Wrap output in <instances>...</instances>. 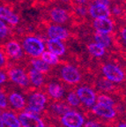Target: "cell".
<instances>
[{
    "instance_id": "1",
    "label": "cell",
    "mask_w": 126,
    "mask_h": 127,
    "mask_svg": "<svg viewBox=\"0 0 126 127\" xmlns=\"http://www.w3.org/2000/svg\"><path fill=\"white\" fill-rule=\"evenodd\" d=\"M23 50L28 55L36 58L45 51V44L42 40L37 36H27L22 42Z\"/></svg>"
},
{
    "instance_id": "2",
    "label": "cell",
    "mask_w": 126,
    "mask_h": 127,
    "mask_svg": "<svg viewBox=\"0 0 126 127\" xmlns=\"http://www.w3.org/2000/svg\"><path fill=\"white\" fill-rule=\"evenodd\" d=\"M47 96L41 92H33L30 94L28 98V107L26 108L27 112L39 116L43 110L47 103Z\"/></svg>"
},
{
    "instance_id": "3",
    "label": "cell",
    "mask_w": 126,
    "mask_h": 127,
    "mask_svg": "<svg viewBox=\"0 0 126 127\" xmlns=\"http://www.w3.org/2000/svg\"><path fill=\"white\" fill-rule=\"evenodd\" d=\"M101 71L107 79L112 83H121L125 79V73L122 68L115 64H105L101 67Z\"/></svg>"
},
{
    "instance_id": "4",
    "label": "cell",
    "mask_w": 126,
    "mask_h": 127,
    "mask_svg": "<svg viewBox=\"0 0 126 127\" xmlns=\"http://www.w3.org/2000/svg\"><path fill=\"white\" fill-rule=\"evenodd\" d=\"M60 122L64 127H83L85 124V117L79 111L70 109L61 116Z\"/></svg>"
},
{
    "instance_id": "5",
    "label": "cell",
    "mask_w": 126,
    "mask_h": 127,
    "mask_svg": "<svg viewBox=\"0 0 126 127\" xmlns=\"http://www.w3.org/2000/svg\"><path fill=\"white\" fill-rule=\"evenodd\" d=\"M60 77L65 83L69 85L78 84L81 80V74L79 71L73 65L64 64L60 69Z\"/></svg>"
},
{
    "instance_id": "6",
    "label": "cell",
    "mask_w": 126,
    "mask_h": 127,
    "mask_svg": "<svg viewBox=\"0 0 126 127\" xmlns=\"http://www.w3.org/2000/svg\"><path fill=\"white\" fill-rule=\"evenodd\" d=\"M80 102L87 108H92L96 103L97 95L93 88L87 86H81L76 90Z\"/></svg>"
},
{
    "instance_id": "7",
    "label": "cell",
    "mask_w": 126,
    "mask_h": 127,
    "mask_svg": "<svg viewBox=\"0 0 126 127\" xmlns=\"http://www.w3.org/2000/svg\"><path fill=\"white\" fill-rule=\"evenodd\" d=\"M22 127H43L44 122L39 116L28 113L27 111L21 112L18 116Z\"/></svg>"
},
{
    "instance_id": "8",
    "label": "cell",
    "mask_w": 126,
    "mask_h": 127,
    "mask_svg": "<svg viewBox=\"0 0 126 127\" xmlns=\"http://www.w3.org/2000/svg\"><path fill=\"white\" fill-rule=\"evenodd\" d=\"M91 111L94 115L104 119H113L116 116V111L113 107L100 104L98 102L95 103L92 107Z\"/></svg>"
},
{
    "instance_id": "9",
    "label": "cell",
    "mask_w": 126,
    "mask_h": 127,
    "mask_svg": "<svg viewBox=\"0 0 126 127\" xmlns=\"http://www.w3.org/2000/svg\"><path fill=\"white\" fill-rule=\"evenodd\" d=\"M8 76L13 83L17 84L20 87H28L30 83L28 73H26L25 71L21 68L11 69L8 72Z\"/></svg>"
},
{
    "instance_id": "10",
    "label": "cell",
    "mask_w": 126,
    "mask_h": 127,
    "mask_svg": "<svg viewBox=\"0 0 126 127\" xmlns=\"http://www.w3.org/2000/svg\"><path fill=\"white\" fill-rule=\"evenodd\" d=\"M6 55L10 58L14 60L20 59L23 56V50L17 41H10L4 46Z\"/></svg>"
},
{
    "instance_id": "11",
    "label": "cell",
    "mask_w": 126,
    "mask_h": 127,
    "mask_svg": "<svg viewBox=\"0 0 126 127\" xmlns=\"http://www.w3.org/2000/svg\"><path fill=\"white\" fill-rule=\"evenodd\" d=\"M93 27L96 32L100 33H104V34H110L114 30V23L112 20L109 18L104 19H96L94 20Z\"/></svg>"
},
{
    "instance_id": "12",
    "label": "cell",
    "mask_w": 126,
    "mask_h": 127,
    "mask_svg": "<svg viewBox=\"0 0 126 127\" xmlns=\"http://www.w3.org/2000/svg\"><path fill=\"white\" fill-rule=\"evenodd\" d=\"M88 12L92 18L94 20L96 19H104V18H109L111 12L108 6L101 5L99 4H91L88 9Z\"/></svg>"
},
{
    "instance_id": "13",
    "label": "cell",
    "mask_w": 126,
    "mask_h": 127,
    "mask_svg": "<svg viewBox=\"0 0 126 127\" xmlns=\"http://www.w3.org/2000/svg\"><path fill=\"white\" fill-rule=\"evenodd\" d=\"M47 34L49 38L57 40H65L69 37V32L60 25H50L47 28Z\"/></svg>"
},
{
    "instance_id": "14",
    "label": "cell",
    "mask_w": 126,
    "mask_h": 127,
    "mask_svg": "<svg viewBox=\"0 0 126 127\" xmlns=\"http://www.w3.org/2000/svg\"><path fill=\"white\" fill-rule=\"evenodd\" d=\"M46 47H47L49 51L52 52L53 54L57 55V57L63 56L65 51H66L65 45L60 41V40H57V39L49 38V39L46 41Z\"/></svg>"
},
{
    "instance_id": "15",
    "label": "cell",
    "mask_w": 126,
    "mask_h": 127,
    "mask_svg": "<svg viewBox=\"0 0 126 127\" xmlns=\"http://www.w3.org/2000/svg\"><path fill=\"white\" fill-rule=\"evenodd\" d=\"M50 19L53 22H55L57 25H61L64 24L69 20V13L66 10L63 8L55 7L52 8L49 12Z\"/></svg>"
},
{
    "instance_id": "16",
    "label": "cell",
    "mask_w": 126,
    "mask_h": 127,
    "mask_svg": "<svg viewBox=\"0 0 126 127\" xmlns=\"http://www.w3.org/2000/svg\"><path fill=\"white\" fill-rule=\"evenodd\" d=\"M47 93L53 100H61L64 95L65 90L61 84L57 82H50L47 86Z\"/></svg>"
},
{
    "instance_id": "17",
    "label": "cell",
    "mask_w": 126,
    "mask_h": 127,
    "mask_svg": "<svg viewBox=\"0 0 126 127\" xmlns=\"http://www.w3.org/2000/svg\"><path fill=\"white\" fill-rule=\"evenodd\" d=\"M0 19L12 26L17 25L20 21L19 16L17 14L12 12L9 8L3 5H0Z\"/></svg>"
},
{
    "instance_id": "18",
    "label": "cell",
    "mask_w": 126,
    "mask_h": 127,
    "mask_svg": "<svg viewBox=\"0 0 126 127\" xmlns=\"http://www.w3.org/2000/svg\"><path fill=\"white\" fill-rule=\"evenodd\" d=\"M8 101L15 109H23L26 107L27 101L23 95L17 92H12L8 96Z\"/></svg>"
},
{
    "instance_id": "19",
    "label": "cell",
    "mask_w": 126,
    "mask_h": 127,
    "mask_svg": "<svg viewBox=\"0 0 126 127\" xmlns=\"http://www.w3.org/2000/svg\"><path fill=\"white\" fill-rule=\"evenodd\" d=\"M4 125L8 127H21L19 117L11 111H4L1 114Z\"/></svg>"
},
{
    "instance_id": "20",
    "label": "cell",
    "mask_w": 126,
    "mask_h": 127,
    "mask_svg": "<svg viewBox=\"0 0 126 127\" xmlns=\"http://www.w3.org/2000/svg\"><path fill=\"white\" fill-rule=\"evenodd\" d=\"M28 79L31 84H33L34 87H40L43 85L44 83V74L36 71L34 69H30L28 71Z\"/></svg>"
},
{
    "instance_id": "21",
    "label": "cell",
    "mask_w": 126,
    "mask_h": 127,
    "mask_svg": "<svg viewBox=\"0 0 126 127\" xmlns=\"http://www.w3.org/2000/svg\"><path fill=\"white\" fill-rule=\"evenodd\" d=\"M50 109H51L52 113L57 116H62L64 113H66L67 111H69L71 109L66 102H63V101H54L50 104Z\"/></svg>"
},
{
    "instance_id": "22",
    "label": "cell",
    "mask_w": 126,
    "mask_h": 127,
    "mask_svg": "<svg viewBox=\"0 0 126 127\" xmlns=\"http://www.w3.org/2000/svg\"><path fill=\"white\" fill-rule=\"evenodd\" d=\"M94 41L96 43L100 44L103 48L107 49L109 48L112 43V39L108 34H104V33H100V32H95L94 34Z\"/></svg>"
},
{
    "instance_id": "23",
    "label": "cell",
    "mask_w": 126,
    "mask_h": 127,
    "mask_svg": "<svg viewBox=\"0 0 126 127\" xmlns=\"http://www.w3.org/2000/svg\"><path fill=\"white\" fill-rule=\"evenodd\" d=\"M31 65L33 67V69L36 70V71H40L41 73H47L49 72L50 70V65H49L48 64H46L41 58H33L31 60Z\"/></svg>"
},
{
    "instance_id": "24",
    "label": "cell",
    "mask_w": 126,
    "mask_h": 127,
    "mask_svg": "<svg viewBox=\"0 0 126 127\" xmlns=\"http://www.w3.org/2000/svg\"><path fill=\"white\" fill-rule=\"evenodd\" d=\"M89 53L91 56H93L94 58H101L105 55L106 53V49L103 48L102 46H100V44L96 43V42H93L90 43L87 47Z\"/></svg>"
},
{
    "instance_id": "25",
    "label": "cell",
    "mask_w": 126,
    "mask_h": 127,
    "mask_svg": "<svg viewBox=\"0 0 126 127\" xmlns=\"http://www.w3.org/2000/svg\"><path fill=\"white\" fill-rule=\"evenodd\" d=\"M41 59H42L46 64H48L49 65H57V64L59 63V58L57 55L53 54L52 52L49 51H43V53L41 55Z\"/></svg>"
},
{
    "instance_id": "26",
    "label": "cell",
    "mask_w": 126,
    "mask_h": 127,
    "mask_svg": "<svg viewBox=\"0 0 126 127\" xmlns=\"http://www.w3.org/2000/svg\"><path fill=\"white\" fill-rule=\"evenodd\" d=\"M97 87L101 92H111L115 90V86L106 78H100L98 80Z\"/></svg>"
},
{
    "instance_id": "27",
    "label": "cell",
    "mask_w": 126,
    "mask_h": 127,
    "mask_svg": "<svg viewBox=\"0 0 126 127\" xmlns=\"http://www.w3.org/2000/svg\"><path fill=\"white\" fill-rule=\"evenodd\" d=\"M66 101H67V104L70 107H79V105L81 104L80 100H79L77 93L75 91L69 92V94L67 95Z\"/></svg>"
},
{
    "instance_id": "28",
    "label": "cell",
    "mask_w": 126,
    "mask_h": 127,
    "mask_svg": "<svg viewBox=\"0 0 126 127\" xmlns=\"http://www.w3.org/2000/svg\"><path fill=\"white\" fill-rule=\"evenodd\" d=\"M96 101L98 103H100V104H104V105L110 106V107L115 106V101L113 100V98L110 97L109 95H105V94L99 95L96 98Z\"/></svg>"
},
{
    "instance_id": "29",
    "label": "cell",
    "mask_w": 126,
    "mask_h": 127,
    "mask_svg": "<svg viewBox=\"0 0 126 127\" xmlns=\"http://www.w3.org/2000/svg\"><path fill=\"white\" fill-rule=\"evenodd\" d=\"M8 27L6 26V24L4 22V20H2L0 19V39L6 37V35L8 34Z\"/></svg>"
},
{
    "instance_id": "30",
    "label": "cell",
    "mask_w": 126,
    "mask_h": 127,
    "mask_svg": "<svg viewBox=\"0 0 126 127\" xmlns=\"http://www.w3.org/2000/svg\"><path fill=\"white\" fill-rule=\"evenodd\" d=\"M7 104H8V101H7V98H6V95H4L3 90L0 88V108L4 109V108L7 107Z\"/></svg>"
},
{
    "instance_id": "31",
    "label": "cell",
    "mask_w": 126,
    "mask_h": 127,
    "mask_svg": "<svg viewBox=\"0 0 126 127\" xmlns=\"http://www.w3.org/2000/svg\"><path fill=\"white\" fill-rule=\"evenodd\" d=\"M83 127H102V125H100L99 122L97 121H92V120H89V121L85 122L84 124V126Z\"/></svg>"
},
{
    "instance_id": "32",
    "label": "cell",
    "mask_w": 126,
    "mask_h": 127,
    "mask_svg": "<svg viewBox=\"0 0 126 127\" xmlns=\"http://www.w3.org/2000/svg\"><path fill=\"white\" fill-rule=\"evenodd\" d=\"M75 10H76V14L78 15H80V16H85L87 14V9L82 6H79V7H76L75 8Z\"/></svg>"
},
{
    "instance_id": "33",
    "label": "cell",
    "mask_w": 126,
    "mask_h": 127,
    "mask_svg": "<svg viewBox=\"0 0 126 127\" xmlns=\"http://www.w3.org/2000/svg\"><path fill=\"white\" fill-rule=\"evenodd\" d=\"M94 3L95 4H101V5L108 6V7L109 5V0H94Z\"/></svg>"
},
{
    "instance_id": "34",
    "label": "cell",
    "mask_w": 126,
    "mask_h": 127,
    "mask_svg": "<svg viewBox=\"0 0 126 127\" xmlns=\"http://www.w3.org/2000/svg\"><path fill=\"white\" fill-rule=\"evenodd\" d=\"M120 35L122 37V40L126 43V27L123 28L120 31Z\"/></svg>"
},
{
    "instance_id": "35",
    "label": "cell",
    "mask_w": 126,
    "mask_h": 127,
    "mask_svg": "<svg viewBox=\"0 0 126 127\" xmlns=\"http://www.w3.org/2000/svg\"><path fill=\"white\" fill-rule=\"evenodd\" d=\"M6 79H7V76L4 72L3 71H0V85L6 81Z\"/></svg>"
},
{
    "instance_id": "36",
    "label": "cell",
    "mask_w": 126,
    "mask_h": 127,
    "mask_svg": "<svg viewBox=\"0 0 126 127\" xmlns=\"http://www.w3.org/2000/svg\"><path fill=\"white\" fill-rule=\"evenodd\" d=\"M113 13L116 16H120L122 14V9L120 7H117V6L113 7Z\"/></svg>"
},
{
    "instance_id": "37",
    "label": "cell",
    "mask_w": 126,
    "mask_h": 127,
    "mask_svg": "<svg viewBox=\"0 0 126 127\" xmlns=\"http://www.w3.org/2000/svg\"><path fill=\"white\" fill-rule=\"evenodd\" d=\"M5 63V57H4V53L0 51V66H2Z\"/></svg>"
},
{
    "instance_id": "38",
    "label": "cell",
    "mask_w": 126,
    "mask_h": 127,
    "mask_svg": "<svg viewBox=\"0 0 126 127\" xmlns=\"http://www.w3.org/2000/svg\"><path fill=\"white\" fill-rule=\"evenodd\" d=\"M0 127H4V124L3 122V119H2V117L0 115Z\"/></svg>"
},
{
    "instance_id": "39",
    "label": "cell",
    "mask_w": 126,
    "mask_h": 127,
    "mask_svg": "<svg viewBox=\"0 0 126 127\" xmlns=\"http://www.w3.org/2000/svg\"><path fill=\"white\" fill-rule=\"evenodd\" d=\"M117 127H126V123H120Z\"/></svg>"
},
{
    "instance_id": "40",
    "label": "cell",
    "mask_w": 126,
    "mask_h": 127,
    "mask_svg": "<svg viewBox=\"0 0 126 127\" xmlns=\"http://www.w3.org/2000/svg\"><path fill=\"white\" fill-rule=\"evenodd\" d=\"M60 1H62V2H64V3H68V2H70V0H60Z\"/></svg>"
},
{
    "instance_id": "41",
    "label": "cell",
    "mask_w": 126,
    "mask_h": 127,
    "mask_svg": "<svg viewBox=\"0 0 126 127\" xmlns=\"http://www.w3.org/2000/svg\"><path fill=\"white\" fill-rule=\"evenodd\" d=\"M76 1H78V2H86L87 0H76Z\"/></svg>"
},
{
    "instance_id": "42",
    "label": "cell",
    "mask_w": 126,
    "mask_h": 127,
    "mask_svg": "<svg viewBox=\"0 0 126 127\" xmlns=\"http://www.w3.org/2000/svg\"><path fill=\"white\" fill-rule=\"evenodd\" d=\"M124 18H125V20H126V14H125V16H124Z\"/></svg>"
},
{
    "instance_id": "43",
    "label": "cell",
    "mask_w": 126,
    "mask_h": 127,
    "mask_svg": "<svg viewBox=\"0 0 126 127\" xmlns=\"http://www.w3.org/2000/svg\"><path fill=\"white\" fill-rule=\"evenodd\" d=\"M43 127H45V126H43Z\"/></svg>"
}]
</instances>
